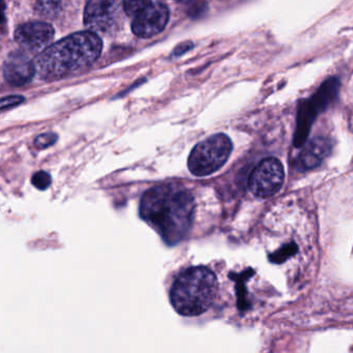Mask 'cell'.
I'll use <instances>...</instances> for the list:
<instances>
[{"mask_svg":"<svg viewBox=\"0 0 353 353\" xmlns=\"http://www.w3.org/2000/svg\"><path fill=\"white\" fill-rule=\"evenodd\" d=\"M195 199L189 190L167 183L148 190L140 202V216L168 245L185 239L195 216Z\"/></svg>","mask_w":353,"mask_h":353,"instance_id":"1","label":"cell"},{"mask_svg":"<svg viewBox=\"0 0 353 353\" xmlns=\"http://www.w3.org/2000/svg\"><path fill=\"white\" fill-rule=\"evenodd\" d=\"M100 37L90 32L71 34L51 45L34 61L37 74L43 80L69 77L92 65L102 53Z\"/></svg>","mask_w":353,"mask_h":353,"instance_id":"2","label":"cell"},{"mask_svg":"<svg viewBox=\"0 0 353 353\" xmlns=\"http://www.w3.org/2000/svg\"><path fill=\"white\" fill-rule=\"evenodd\" d=\"M218 288V278L210 268L191 266L175 276L169 297L179 315L198 317L210 309L216 301Z\"/></svg>","mask_w":353,"mask_h":353,"instance_id":"3","label":"cell"},{"mask_svg":"<svg viewBox=\"0 0 353 353\" xmlns=\"http://www.w3.org/2000/svg\"><path fill=\"white\" fill-rule=\"evenodd\" d=\"M232 142L223 133L214 134L198 143L190 154L188 166L195 176H208L222 168L231 152Z\"/></svg>","mask_w":353,"mask_h":353,"instance_id":"4","label":"cell"},{"mask_svg":"<svg viewBox=\"0 0 353 353\" xmlns=\"http://www.w3.org/2000/svg\"><path fill=\"white\" fill-rule=\"evenodd\" d=\"M339 88H340L339 80L336 78H330L322 84L321 88L311 98L301 103L299 113H297L296 131L293 139V143L296 148H301L303 144H305L309 136L312 123L317 119L318 114L323 112L330 106V103L336 99L338 96Z\"/></svg>","mask_w":353,"mask_h":353,"instance_id":"5","label":"cell"},{"mask_svg":"<svg viewBox=\"0 0 353 353\" xmlns=\"http://www.w3.org/2000/svg\"><path fill=\"white\" fill-rule=\"evenodd\" d=\"M123 24V12L117 1H90L84 10V26L97 36L117 34Z\"/></svg>","mask_w":353,"mask_h":353,"instance_id":"6","label":"cell"},{"mask_svg":"<svg viewBox=\"0 0 353 353\" xmlns=\"http://www.w3.org/2000/svg\"><path fill=\"white\" fill-rule=\"evenodd\" d=\"M284 179L282 163L276 158H266L252 171L248 185L256 197L270 198L280 191Z\"/></svg>","mask_w":353,"mask_h":353,"instance_id":"7","label":"cell"},{"mask_svg":"<svg viewBox=\"0 0 353 353\" xmlns=\"http://www.w3.org/2000/svg\"><path fill=\"white\" fill-rule=\"evenodd\" d=\"M168 7L158 1H143L132 17V32L140 39H150L162 32L169 21Z\"/></svg>","mask_w":353,"mask_h":353,"instance_id":"8","label":"cell"},{"mask_svg":"<svg viewBox=\"0 0 353 353\" xmlns=\"http://www.w3.org/2000/svg\"><path fill=\"white\" fill-rule=\"evenodd\" d=\"M55 32L46 22L30 21L16 28L14 39L23 50L30 53H42L51 46Z\"/></svg>","mask_w":353,"mask_h":353,"instance_id":"9","label":"cell"},{"mask_svg":"<svg viewBox=\"0 0 353 353\" xmlns=\"http://www.w3.org/2000/svg\"><path fill=\"white\" fill-rule=\"evenodd\" d=\"M3 77L12 86H23L30 83L37 73L36 65L24 51H12L3 67Z\"/></svg>","mask_w":353,"mask_h":353,"instance_id":"10","label":"cell"},{"mask_svg":"<svg viewBox=\"0 0 353 353\" xmlns=\"http://www.w3.org/2000/svg\"><path fill=\"white\" fill-rule=\"evenodd\" d=\"M332 150L330 142L325 138H315L305 144L295 161V168L299 172L317 168Z\"/></svg>","mask_w":353,"mask_h":353,"instance_id":"11","label":"cell"},{"mask_svg":"<svg viewBox=\"0 0 353 353\" xmlns=\"http://www.w3.org/2000/svg\"><path fill=\"white\" fill-rule=\"evenodd\" d=\"M297 251V245L295 243H289V245L283 247L280 251L276 252L270 256V259L274 263H282L285 260L288 259L290 256L294 255L295 252Z\"/></svg>","mask_w":353,"mask_h":353,"instance_id":"12","label":"cell"},{"mask_svg":"<svg viewBox=\"0 0 353 353\" xmlns=\"http://www.w3.org/2000/svg\"><path fill=\"white\" fill-rule=\"evenodd\" d=\"M32 183L37 189L45 191L50 187L52 177L46 171H39V172L34 173V176L32 177Z\"/></svg>","mask_w":353,"mask_h":353,"instance_id":"13","label":"cell"},{"mask_svg":"<svg viewBox=\"0 0 353 353\" xmlns=\"http://www.w3.org/2000/svg\"><path fill=\"white\" fill-rule=\"evenodd\" d=\"M59 136L54 133H44L39 135L38 137L34 139V146L38 150H46V148H50V146L54 145L57 143Z\"/></svg>","mask_w":353,"mask_h":353,"instance_id":"14","label":"cell"},{"mask_svg":"<svg viewBox=\"0 0 353 353\" xmlns=\"http://www.w3.org/2000/svg\"><path fill=\"white\" fill-rule=\"evenodd\" d=\"M61 3L57 1H51V3H37L36 9L41 15L52 16L59 12Z\"/></svg>","mask_w":353,"mask_h":353,"instance_id":"15","label":"cell"},{"mask_svg":"<svg viewBox=\"0 0 353 353\" xmlns=\"http://www.w3.org/2000/svg\"><path fill=\"white\" fill-rule=\"evenodd\" d=\"M26 101L24 97L22 96H10L3 98L1 100V110L5 111L6 109L12 108L14 106H18Z\"/></svg>","mask_w":353,"mask_h":353,"instance_id":"16","label":"cell"},{"mask_svg":"<svg viewBox=\"0 0 353 353\" xmlns=\"http://www.w3.org/2000/svg\"><path fill=\"white\" fill-rule=\"evenodd\" d=\"M193 47L194 45L192 42L183 43V44L179 45V46L174 49L172 55L175 57H181V55L185 54V53L188 52V51L191 50Z\"/></svg>","mask_w":353,"mask_h":353,"instance_id":"17","label":"cell"},{"mask_svg":"<svg viewBox=\"0 0 353 353\" xmlns=\"http://www.w3.org/2000/svg\"><path fill=\"white\" fill-rule=\"evenodd\" d=\"M205 3H196V8H190V16H200L202 12L205 11Z\"/></svg>","mask_w":353,"mask_h":353,"instance_id":"18","label":"cell"}]
</instances>
